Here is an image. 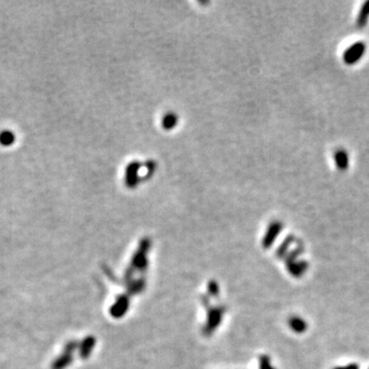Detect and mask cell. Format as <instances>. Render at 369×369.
I'll list each match as a JSON object with an SVG mask.
<instances>
[{
  "label": "cell",
  "instance_id": "obj_5",
  "mask_svg": "<svg viewBox=\"0 0 369 369\" xmlns=\"http://www.w3.org/2000/svg\"><path fill=\"white\" fill-rule=\"evenodd\" d=\"M288 324H289L291 330L294 331L296 334H303L308 328L307 322L303 318H301L299 316L290 317L289 321H288Z\"/></svg>",
  "mask_w": 369,
  "mask_h": 369
},
{
  "label": "cell",
  "instance_id": "obj_10",
  "mask_svg": "<svg viewBox=\"0 0 369 369\" xmlns=\"http://www.w3.org/2000/svg\"><path fill=\"white\" fill-rule=\"evenodd\" d=\"M219 318H220V311H213L211 313V315L209 316V318H208L209 323L211 324V326H215L218 323Z\"/></svg>",
  "mask_w": 369,
  "mask_h": 369
},
{
  "label": "cell",
  "instance_id": "obj_11",
  "mask_svg": "<svg viewBox=\"0 0 369 369\" xmlns=\"http://www.w3.org/2000/svg\"><path fill=\"white\" fill-rule=\"evenodd\" d=\"M335 369H359V366L357 364L353 363V364H349L347 366H341V367H337Z\"/></svg>",
  "mask_w": 369,
  "mask_h": 369
},
{
  "label": "cell",
  "instance_id": "obj_8",
  "mask_svg": "<svg viewBox=\"0 0 369 369\" xmlns=\"http://www.w3.org/2000/svg\"><path fill=\"white\" fill-rule=\"evenodd\" d=\"M294 241V238L292 236H288L284 242L281 244V246L278 248L277 250V256L280 257V259H283L285 257L287 254H288V249L290 247V245L293 243Z\"/></svg>",
  "mask_w": 369,
  "mask_h": 369
},
{
  "label": "cell",
  "instance_id": "obj_7",
  "mask_svg": "<svg viewBox=\"0 0 369 369\" xmlns=\"http://www.w3.org/2000/svg\"><path fill=\"white\" fill-rule=\"evenodd\" d=\"M127 300L122 298L117 301V303L114 305V307L111 309V313L114 317H120L127 309Z\"/></svg>",
  "mask_w": 369,
  "mask_h": 369
},
{
  "label": "cell",
  "instance_id": "obj_9",
  "mask_svg": "<svg viewBox=\"0 0 369 369\" xmlns=\"http://www.w3.org/2000/svg\"><path fill=\"white\" fill-rule=\"evenodd\" d=\"M260 369H275L272 364L271 361L269 359V357L267 356H262L260 359Z\"/></svg>",
  "mask_w": 369,
  "mask_h": 369
},
{
  "label": "cell",
  "instance_id": "obj_4",
  "mask_svg": "<svg viewBox=\"0 0 369 369\" xmlns=\"http://www.w3.org/2000/svg\"><path fill=\"white\" fill-rule=\"evenodd\" d=\"M334 159L336 162L337 168L340 171H347L349 168V163H350V159H349V155L348 152L346 150L340 149L338 151L335 152L334 154Z\"/></svg>",
  "mask_w": 369,
  "mask_h": 369
},
{
  "label": "cell",
  "instance_id": "obj_6",
  "mask_svg": "<svg viewBox=\"0 0 369 369\" xmlns=\"http://www.w3.org/2000/svg\"><path fill=\"white\" fill-rule=\"evenodd\" d=\"M369 20V0L368 1H365L361 8H360V11L358 13V17H357V26L359 28H364L367 23H368Z\"/></svg>",
  "mask_w": 369,
  "mask_h": 369
},
{
  "label": "cell",
  "instance_id": "obj_3",
  "mask_svg": "<svg viewBox=\"0 0 369 369\" xmlns=\"http://www.w3.org/2000/svg\"><path fill=\"white\" fill-rule=\"evenodd\" d=\"M286 267H287V270L288 272L293 276V277H301L303 276L309 265L306 261H294V262H289V263H286Z\"/></svg>",
  "mask_w": 369,
  "mask_h": 369
},
{
  "label": "cell",
  "instance_id": "obj_2",
  "mask_svg": "<svg viewBox=\"0 0 369 369\" xmlns=\"http://www.w3.org/2000/svg\"><path fill=\"white\" fill-rule=\"evenodd\" d=\"M281 230H282V224L280 222H274L270 225V227L265 235L264 241H263V245L265 248L271 247V245L274 243L276 237L280 234Z\"/></svg>",
  "mask_w": 369,
  "mask_h": 369
},
{
  "label": "cell",
  "instance_id": "obj_1",
  "mask_svg": "<svg viewBox=\"0 0 369 369\" xmlns=\"http://www.w3.org/2000/svg\"><path fill=\"white\" fill-rule=\"evenodd\" d=\"M366 51V44L363 41L355 42L350 45L343 53V60L347 65H355L364 56Z\"/></svg>",
  "mask_w": 369,
  "mask_h": 369
}]
</instances>
